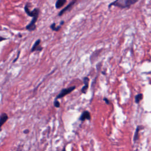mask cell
<instances>
[{
	"instance_id": "obj_7",
	"label": "cell",
	"mask_w": 151,
	"mask_h": 151,
	"mask_svg": "<svg viewBox=\"0 0 151 151\" xmlns=\"http://www.w3.org/2000/svg\"><path fill=\"white\" fill-rule=\"evenodd\" d=\"M8 116L6 113H2L0 115V130L1 129L3 125L8 121Z\"/></svg>"
},
{
	"instance_id": "obj_10",
	"label": "cell",
	"mask_w": 151,
	"mask_h": 151,
	"mask_svg": "<svg viewBox=\"0 0 151 151\" xmlns=\"http://www.w3.org/2000/svg\"><path fill=\"white\" fill-rule=\"evenodd\" d=\"M50 28L52 30V31H59L60 28H62V26L59 25L58 26H56V24L55 23H53V24H51L50 26Z\"/></svg>"
},
{
	"instance_id": "obj_16",
	"label": "cell",
	"mask_w": 151,
	"mask_h": 151,
	"mask_svg": "<svg viewBox=\"0 0 151 151\" xmlns=\"http://www.w3.org/2000/svg\"><path fill=\"white\" fill-rule=\"evenodd\" d=\"M24 133L25 134H28V133H29V130H28V129L24 130Z\"/></svg>"
},
{
	"instance_id": "obj_14",
	"label": "cell",
	"mask_w": 151,
	"mask_h": 151,
	"mask_svg": "<svg viewBox=\"0 0 151 151\" xmlns=\"http://www.w3.org/2000/svg\"><path fill=\"white\" fill-rule=\"evenodd\" d=\"M20 51H18V54H17V57L15 59V60H14L13 63H15L16 61H17V60H18V57H19V56H20Z\"/></svg>"
},
{
	"instance_id": "obj_5",
	"label": "cell",
	"mask_w": 151,
	"mask_h": 151,
	"mask_svg": "<svg viewBox=\"0 0 151 151\" xmlns=\"http://www.w3.org/2000/svg\"><path fill=\"white\" fill-rule=\"evenodd\" d=\"M76 0H73V1H72L71 2H70L66 7H64L63 9H62V10L59 12L58 15H59V17L62 16L65 12H66L67 11L70 10L73 7V6L76 4Z\"/></svg>"
},
{
	"instance_id": "obj_3",
	"label": "cell",
	"mask_w": 151,
	"mask_h": 151,
	"mask_svg": "<svg viewBox=\"0 0 151 151\" xmlns=\"http://www.w3.org/2000/svg\"><path fill=\"white\" fill-rule=\"evenodd\" d=\"M76 86H71V87H69L68 88H66V89H62L60 92L59 93V94H58L57 96V97L55 98V100H57L59 99H62L63 98H64V96H66V95H67V94H70V93H71L73 90H74L76 89Z\"/></svg>"
},
{
	"instance_id": "obj_9",
	"label": "cell",
	"mask_w": 151,
	"mask_h": 151,
	"mask_svg": "<svg viewBox=\"0 0 151 151\" xmlns=\"http://www.w3.org/2000/svg\"><path fill=\"white\" fill-rule=\"evenodd\" d=\"M67 0H57L55 4V7L56 9H60L63 7L66 3Z\"/></svg>"
},
{
	"instance_id": "obj_6",
	"label": "cell",
	"mask_w": 151,
	"mask_h": 151,
	"mask_svg": "<svg viewBox=\"0 0 151 151\" xmlns=\"http://www.w3.org/2000/svg\"><path fill=\"white\" fill-rule=\"evenodd\" d=\"M83 83L85 84L84 86L82 87V90H81V91L82 93L83 94H86L87 93V91L88 90V88H89V81H90V79L88 77H85L83 78Z\"/></svg>"
},
{
	"instance_id": "obj_19",
	"label": "cell",
	"mask_w": 151,
	"mask_h": 151,
	"mask_svg": "<svg viewBox=\"0 0 151 151\" xmlns=\"http://www.w3.org/2000/svg\"><path fill=\"white\" fill-rule=\"evenodd\" d=\"M17 151H21V149H20V147H18V149L17 150Z\"/></svg>"
},
{
	"instance_id": "obj_21",
	"label": "cell",
	"mask_w": 151,
	"mask_h": 151,
	"mask_svg": "<svg viewBox=\"0 0 151 151\" xmlns=\"http://www.w3.org/2000/svg\"></svg>"
},
{
	"instance_id": "obj_1",
	"label": "cell",
	"mask_w": 151,
	"mask_h": 151,
	"mask_svg": "<svg viewBox=\"0 0 151 151\" xmlns=\"http://www.w3.org/2000/svg\"><path fill=\"white\" fill-rule=\"evenodd\" d=\"M139 1V0H115L108 6V8H110L112 6H114L121 9L129 8L132 5L136 4Z\"/></svg>"
},
{
	"instance_id": "obj_8",
	"label": "cell",
	"mask_w": 151,
	"mask_h": 151,
	"mask_svg": "<svg viewBox=\"0 0 151 151\" xmlns=\"http://www.w3.org/2000/svg\"><path fill=\"white\" fill-rule=\"evenodd\" d=\"M90 119H91L90 113L87 110L84 111L80 117V120L82 122H83L86 120H90Z\"/></svg>"
},
{
	"instance_id": "obj_4",
	"label": "cell",
	"mask_w": 151,
	"mask_h": 151,
	"mask_svg": "<svg viewBox=\"0 0 151 151\" xmlns=\"http://www.w3.org/2000/svg\"><path fill=\"white\" fill-rule=\"evenodd\" d=\"M41 43V40L39 39L37 40L34 44L33 46L32 47L31 49V52H34V51H42L43 49V47L40 46Z\"/></svg>"
},
{
	"instance_id": "obj_2",
	"label": "cell",
	"mask_w": 151,
	"mask_h": 151,
	"mask_svg": "<svg viewBox=\"0 0 151 151\" xmlns=\"http://www.w3.org/2000/svg\"><path fill=\"white\" fill-rule=\"evenodd\" d=\"M29 5H30V3H28L25 6L24 10H25V12H26V14L28 16L31 17L32 18L35 17H39V14H40V9L39 8H35L33 10L30 11V8H29L30 7Z\"/></svg>"
},
{
	"instance_id": "obj_12",
	"label": "cell",
	"mask_w": 151,
	"mask_h": 151,
	"mask_svg": "<svg viewBox=\"0 0 151 151\" xmlns=\"http://www.w3.org/2000/svg\"><path fill=\"white\" fill-rule=\"evenodd\" d=\"M143 99V94L142 93H139L135 96V103L138 104L139 103V102L142 100Z\"/></svg>"
},
{
	"instance_id": "obj_18",
	"label": "cell",
	"mask_w": 151,
	"mask_h": 151,
	"mask_svg": "<svg viewBox=\"0 0 151 151\" xmlns=\"http://www.w3.org/2000/svg\"><path fill=\"white\" fill-rule=\"evenodd\" d=\"M64 24V21H62L60 22V25H61V26H62Z\"/></svg>"
},
{
	"instance_id": "obj_11",
	"label": "cell",
	"mask_w": 151,
	"mask_h": 151,
	"mask_svg": "<svg viewBox=\"0 0 151 151\" xmlns=\"http://www.w3.org/2000/svg\"><path fill=\"white\" fill-rule=\"evenodd\" d=\"M142 126H138L136 127V130H135V135H134V142H135L138 139L139 132V130L141 129H142Z\"/></svg>"
},
{
	"instance_id": "obj_17",
	"label": "cell",
	"mask_w": 151,
	"mask_h": 151,
	"mask_svg": "<svg viewBox=\"0 0 151 151\" xmlns=\"http://www.w3.org/2000/svg\"><path fill=\"white\" fill-rule=\"evenodd\" d=\"M6 40V39H5V38L3 37H0V42H2L3 40Z\"/></svg>"
},
{
	"instance_id": "obj_20",
	"label": "cell",
	"mask_w": 151,
	"mask_h": 151,
	"mask_svg": "<svg viewBox=\"0 0 151 151\" xmlns=\"http://www.w3.org/2000/svg\"><path fill=\"white\" fill-rule=\"evenodd\" d=\"M62 151H66V147H64V148L63 149Z\"/></svg>"
},
{
	"instance_id": "obj_13",
	"label": "cell",
	"mask_w": 151,
	"mask_h": 151,
	"mask_svg": "<svg viewBox=\"0 0 151 151\" xmlns=\"http://www.w3.org/2000/svg\"><path fill=\"white\" fill-rule=\"evenodd\" d=\"M54 106L57 108H59L60 107V103L57 100H55L54 102Z\"/></svg>"
},
{
	"instance_id": "obj_15",
	"label": "cell",
	"mask_w": 151,
	"mask_h": 151,
	"mask_svg": "<svg viewBox=\"0 0 151 151\" xmlns=\"http://www.w3.org/2000/svg\"><path fill=\"white\" fill-rule=\"evenodd\" d=\"M103 100L105 102V103H106L107 105H109L110 102H109V99H107L106 98H103Z\"/></svg>"
}]
</instances>
